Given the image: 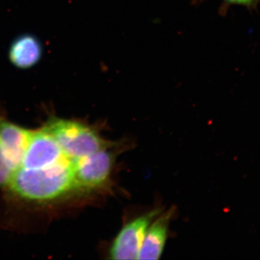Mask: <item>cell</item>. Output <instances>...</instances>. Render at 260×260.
Segmentation results:
<instances>
[{"label": "cell", "mask_w": 260, "mask_h": 260, "mask_svg": "<svg viewBox=\"0 0 260 260\" xmlns=\"http://www.w3.org/2000/svg\"><path fill=\"white\" fill-rule=\"evenodd\" d=\"M15 170L12 167L6 152L0 142V189L5 191L14 175Z\"/></svg>", "instance_id": "cell-8"}, {"label": "cell", "mask_w": 260, "mask_h": 260, "mask_svg": "<svg viewBox=\"0 0 260 260\" xmlns=\"http://www.w3.org/2000/svg\"><path fill=\"white\" fill-rule=\"evenodd\" d=\"M114 154L110 145L78 159L75 168V184L78 194H87L103 187L110 178Z\"/></svg>", "instance_id": "cell-3"}, {"label": "cell", "mask_w": 260, "mask_h": 260, "mask_svg": "<svg viewBox=\"0 0 260 260\" xmlns=\"http://www.w3.org/2000/svg\"><path fill=\"white\" fill-rule=\"evenodd\" d=\"M78 159L63 151L44 126L34 129L23 160L5 189L10 199L37 206L63 204L78 194Z\"/></svg>", "instance_id": "cell-1"}, {"label": "cell", "mask_w": 260, "mask_h": 260, "mask_svg": "<svg viewBox=\"0 0 260 260\" xmlns=\"http://www.w3.org/2000/svg\"><path fill=\"white\" fill-rule=\"evenodd\" d=\"M172 213H164L149 226L142 244L138 259H158L168 237V228Z\"/></svg>", "instance_id": "cell-7"}, {"label": "cell", "mask_w": 260, "mask_h": 260, "mask_svg": "<svg viewBox=\"0 0 260 260\" xmlns=\"http://www.w3.org/2000/svg\"><path fill=\"white\" fill-rule=\"evenodd\" d=\"M226 5H238L247 8H255L260 6V0H222Z\"/></svg>", "instance_id": "cell-9"}, {"label": "cell", "mask_w": 260, "mask_h": 260, "mask_svg": "<svg viewBox=\"0 0 260 260\" xmlns=\"http://www.w3.org/2000/svg\"><path fill=\"white\" fill-rule=\"evenodd\" d=\"M32 133L34 129L24 128L9 120L0 105V142L15 172L23 160Z\"/></svg>", "instance_id": "cell-5"}, {"label": "cell", "mask_w": 260, "mask_h": 260, "mask_svg": "<svg viewBox=\"0 0 260 260\" xmlns=\"http://www.w3.org/2000/svg\"><path fill=\"white\" fill-rule=\"evenodd\" d=\"M160 213L161 210L157 208L126 223L111 246V259H138L145 234Z\"/></svg>", "instance_id": "cell-4"}, {"label": "cell", "mask_w": 260, "mask_h": 260, "mask_svg": "<svg viewBox=\"0 0 260 260\" xmlns=\"http://www.w3.org/2000/svg\"><path fill=\"white\" fill-rule=\"evenodd\" d=\"M42 43L35 36L23 34L13 41L8 50V59L19 70H28L41 61Z\"/></svg>", "instance_id": "cell-6"}, {"label": "cell", "mask_w": 260, "mask_h": 260, "mask_svg": "<svg viewBox=\"0 0 260 260\" xmlns=\"http://www.w3.org/2000/svg\"><path fill=\"white\" fill-rule=\"evenodd\" d=\"M52 135L65 153L80 159L109 146L92 126L75 119H67L54 114L42 124Z\"/></svg>", "instance_id": "cell-2"}]
</instances>
